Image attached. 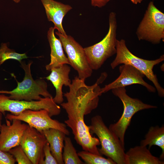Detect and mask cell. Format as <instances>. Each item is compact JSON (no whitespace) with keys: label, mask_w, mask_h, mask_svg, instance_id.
Here are the masks:
<instances>
[{"label":"cell","mask_w":164,"mask_h":164,"mask_svg":"<svg viewBox=\"0 0 164 164\" xmlns=\"http://www.w3.org/2000/svg\"><path fill=\"white\" fill-rule=\"evenodd\" d=\"M99 84L97 81L88 86L85 80L75 77L69 86V91L63 94L67 101L60 104L67 115L65 124L72 130L77 143L83 150L101 155L97 147L100 145L99 140L92 135L84 121V115L98 106L99 96L102 94Z\"/></svg>","instance_id":"obj_1"},{"label":"cell","mask_w":164,"mask_h":164,"mask_svg":"<svg viewBox=\"0 0 164 164\" xmlns=\"http://www.w3.org/2000/svg\"><path fill=\"white\" fill-rule=\"evenodd\" d=\"M91 134H95L99 140L100 153L113 160L117 164H128L125 146L119 138L105 125L99 115L93 116L88 126Z\"/></svg>","instance_id":"obj_2"},{"label":"cell","mask_w":164,"mask_h":164,"mask_svg":"<svg viewBox=\"0 0 164 164\" xmlns=\"http://www.w3.org/2000/svg\"><path fill=\"white\" fill-rule=\"evenodd\" d=\"M116 50V56L111 64L112 69H114L121 64L132 66L144 74L145 76L152 82L160 97H164V89L159 83L156 75L154 74L153 70L155 66L164 60V55L154 60H148L140 58L129 51L126 45L125 40L123 39H117Z\"/></svg>","instance_id":"obj_3"},{"label":"cell","mask_w":164,"mask_h":164,"mask_svg":"<svg viewBox=\"0 0 164 164\" xmlns=\"http://www.w3.org/2000/svg\"><path fill=\"white\" fill-rule=\"evenodd\" d=\"M21 67L25 72V76L21 82L16 79L17 86L11 91L0 90V94H9V98L16 100L30 101L41 100L42 96L44 97H53L47 90V84L45 80L40 78L34 80L33 78L31 70L32 63L30 62L26 64L22 61Z\"/></svg>","instance_id":"obj_4"},{"label":"cell","mask_w":164,"mask_h":164,"mask_svg":"<svg viewBox=\"0 0 164 164\" xmlns=\"http://www.w3.org/2000/svg\"><path fill=\"white\" fill-rule=\"evenodd\" d=\"M109 28L107 34L100 42L84 48L89 64L93 70L100 68L105 61L116 53L117 21L116 14L109 16Z\"/></svg>","instance_id":"obj_5"},{"label":"cell","mask_w":164,"mask_h":164,"mask_svg":"<svg viewBox=\"0 0 164 164\" xmlns=\"http://www.w3.org/2000/svg\"><path fill=\"white\" fill-rule=\"evenodd\" d=\"M112 92L121 101L123 105V111L121 118L115 123L110 125L108 128L117 137L125 146V132L129 126L133 116L141 110L156 108L157 106L144 103L137 98L128 96L125 87H121L112 90Z\"/></svg>","instance_id":"obj_6"},{"label":"cell","mask_w":164,"mask_h":164,"mask_svg":"<svg viewBox=\"0 0 164 164\" xmlns=\"http://www.w3.org/2000/svg\"><path fill=\"white\" fill-rule=\"evenodd\" d=\"M139 40L158 44L164 40V14L154 5L149 4L144 17L136 32Z\"/></svg>","instance_id":"obj_7"},{"label":"cell","mask_w":164,"mask_h":164,"mask_svg":"<svg viewBox=\"0 0 164 164\" xmlns=\"http://www.w3.org/2000/svg\"><path fill=\"white\" fill-rule=\"evenodd\" d=\"M42 109L47 110L51 117L60 114L61 111L60 107L54 102L53 97H44L39 100L28 101L11 99L4 94H0V112L4 115L6 111L17 115L26 110Z\"/></svg>","instance_id":"obj_8"},{"label":"cell","mask_w":164,"mask_h":164,"mask_svg":"<svg viewBox=\"0 0 164 164\" xmlns=\"http://www.w3.org/2000/svg\"><path fill=\"white\" fill-rule=\"evenodd\" d=\"M61 42L70 65L78 73V77L83 80L90 77L93 70L88 62L84 48L72 36H64L56 32Z\"/></svg>","instance_id":"obj_9"},{"label":"cell","mask_w":164,"mask_h":164,"mask_svg":"<svg viewBox=\"0 0 164 164\" xmlns=\"http://www.w3.org/2000/svg\"><path fill=\"white\" fill-rule=\"evenodd\" d=\"M5 118L11 121L13 119H16L26 122L29 126L40 132L45 130L53 128L61 131L66 135L70 134L65 124L51 118L48 111L44 109L38 110H26L17 115L8 114Z\"/></svg>","instance_id":"obj_10"},{"label":"cell","mask_w":164,"mask_h":164,"mask_svg":"<svg viewBox=\"0 0 164 164\" xmlns=\"http://www.w3.org/2000/svg\"><path fill=\"white\" fill-rule=\"evenodd\" d=\"M47 142L43 133L28 125L20 145L32 164H42L44 159L43 148Z\"/></svg>","instance_id":"obj_11"},{"label":"cell","mask_w":164,"mask_h":164,"mask_svg":"<svg viewBox=\"0 0 164 164\" xmlns=\"http://www.w3.org/2000/svg\"><path fill=\"white\" fill-rule=\"evenodd\" d=\"M119 76L114 81L101 88V94L105 93L112 89L134 84H139L145 87L150 92H155V88L145 82L143 78L144 74L132 66L123 64L120 66Z\"/></svg>","instance_id":"obj_12"},{"label":"cell","mask_w":164,"mask_h":164,"mask_svg":"<svg viewBox=\"0 0 164 164\" xmlns=\"http://www.w3.org/2000/svg\"><path fill=\"white\" fill-rule=\"evenodd\" d=\"M28 125L20 120L13 119L11 121L6 118V124L2 125L0 129V149L8 152L20 145L22 138Z\"/></svg>","instance_id":"obj_13"},{"label":"cell","mask_w":164,"mask_h":164,"mask_svg":"<svg viewBox=\"0 0 164 164\" xmlns=\"http://www.w3.org/2000/svg\"><path fill=\"white\" fill-rule=\"evenodd\" d=\"M45 8L48 20L54 24V28L64 36H67L63 29L62 22L66 14L72 7L54 0H41Z\"/></svg>","instance_id":"obj_14"},{"label":"cell","mask_w":164,"mask_h":164,"mask_svg":"<svg viewBox=\"0 0 164 164\" xmlns=\"http://www.w3.org/2000/svg\"><path fill=\"white\" fill-rule=\"evenodd\" d=\"M70 71V67L67 64H64L53 68L50 71V74L45 78L51 82L55 88L56 95L53 99L57 104H60L63 102V85L69 87L71 84L69 77Z\"/></svg>","instance_id":"obj_15"},{"label":"cell","mask_w":164,"mask_h":164,"mask_svg":"<svg viewBox=\"0 0 164 164\" xmlns=\"http://www.w3.org/2000/svg\"><path fill=\"white\" fill-rule=\"evenodd\" d=\"M55 29L54 27H51L47 32V39L51 49L50 61L45 67L49 71H50L53 68L64 64L70 65L67 58L64 53L61 41L55 35Z\"/></svg>","instance_id":"obj_16"},{"label":"cell","mask_w":164,"mask_h":164,"mask_svg":"<svg viewBox=\"0 0 164 164\" xmlns=\"http://www.w3.org/2000/svg\"><path fill=\"white\" fill-rule=\"evenodd\" d=\"M49 143L51 152L58 164H64L62 153L66 134L61 131L53 128L44 130L41 132Z\"/></svg>","instance_id":"obj_17"},{"label":"cell","mask_w":164,"mask_h":164,"mask_svg":"<svg viewBox=\"0 0 164 164\" xmlns=\"http://www.w3.org/2000/svg\"><path fill=\"white\" fill-rule=\"evenodd\" d=\"M146 146H136L126 153L128 164H164L163 160L152 155Z\"/></svg>","instance_id":"obj_18"},{"label":"cell","mask_w":164,"mask_h":164,"mask_svg":"<svg viewBox=\"0 0 164 164\" xmlns=\"http://www.w3.org/2000/svg\"><path fill=\"white\" fill-rule=\"evenodd\" d=\"M140 145L149 146V149L153 145H156L162 149L159 159L163 160L164 158V126L151 127L145 137V139L140 142Z\"/></svg>","instance_id":"obj_19"},{"label":"cell","mask_w":164,"mask_h":164,"mask_svg":"<svg viewBox=\"0 0 164 164\" xmlns=\"http://www.w3.org/2000/svg\"><path fill=\"white\" fill-rule=\"evenodd\" d=\"M63 151L62 156L64 164H83L84 162L80 159L71 138L65 136L64 139Z\"/></svg>","instance_id":"obj_20"},{"label":"cell","mask_w":164,"mask_h":164,"mask_svg":"<svg viewBox=\"0 0 164 164\" xmlns=\"http://www.w3.org/2000/svg\"><path fill=\"white\" fill-rule=\"evenodd\" d=\"M28 57L26 53H19L8 47L7 44L2 43L0 46V67L5 61L9 59L17 60L20 63L23 59Z\"/></svg>","instance_id":"obj_21"},{"label":"cell","mask_w":164,"mask_h":164,"mask_svg":"<svg viewBox=\"0 0 164 164\" xmlns=\"http://www.w3.org/2000/svg\"><path fill=\"white\" fill-rule=\"evenodd\" d=\"M80 157L87 164H116L111 159L105 158L101 155H97L84 150L78 152Z\"/></svg>","instance_id":"obj_22"},{"label":"cell","mask_w":164,"mask_h":164,"mask_svg":"<svg viewBox=\"0 0 164 164\" xmlns=\"http://www.w3.org/2000/svg\"><path fill=\"white\" fill-rule=\"evenodd\" d=\"M8 152L15 158L18 164H32L20 145L11 149Z\"/></svg>","instance_id":"obj_23"},{"label":"cell","mask_w":164,"mask_h":164,"mask_svg":"<svg viewBox=\"0 0 164 164\" xmlns=\"http://www.w3.org/2000/svg\"><path fill=\"white\" fill-rule=\"evenodd\" d=\"M44 159L42 164H57L58 163L52 155L49 143L47 142L43 148Z\"/></svg>","instance_id":"obj_24"},{"label":"cell","mask_w":164,"mask_h":164,"mask_svg":"<svg viewBox=\"0 0 164 164\" xmlns=\"http://www.w3.org/2000/svg\"><path fill=\"white\" fill-rule=\"evenodd\" d=\"M16 161L13 156L8 152L0 149V164H14Z\"/></svg>","instance_id":"obj_25"},{"label":"cell","mask_w":164,"mask_h":164,"mask_svg":"<svg viewBox=\"0 0 164 164\" xmlns=\"http://www.w3.org/2000/svg\"><path fill=\"white\" fill-rule=\"evenodd\" d=\"M111 0H91V5L92 6L101 8L105 6Z\"/></svg>","instance_id":"obj_26"},{"label":"cell","mask_w":164,"mask_h":164,"mask_svg":"<svg viewBox=\"0 0 164 164\" xmlns=\"http://www.w3.org/2000/svg\"><path fill=\"white\" fill-rule=\"evenodd\" d=\"M131 2L133 4H137L138 3H141L142 0H130Z\"/></svg>","instance_id":"obj_27"},{"label":"cell","mask_w":164,"mask_h":164,"mask_svg":"<svg viewBox=\"0 0 164 164\" xmlns=\"http://www.w3.org/2000/svg\"><path fill=\"white\" fill-rule=\"evenodd\" d=\"M2 114L0 112V129L2 124Z\"/></svg>","instance_id":"obj_28"},{"label":"cell","mask_w":164,"mask_h":164,"mask_svg":"<svg viewBox=\"0 0 164 164\" xmlns=\"http://www.w3.org/2000/svg\"><path fill=\"white\" fill-rule=\"evenodd\" d=\"M14 2H15L18 3L20 2L21 0H12Z\"/></svg>","instance_id":"obj_29"}]
</instances>
